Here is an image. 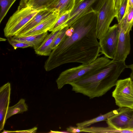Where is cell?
I'll return each instance as SVG.
<instances>
[{"label": "cell", "instance_id": "1", "mask_svg": "<svg viewBox=\"0 0 133 133\" xmlns=\"http://www.w3.org/2000/svg\"><path fill=\"white\" fill-rule=\"evenodd\" d=\"M97 14L92 12L79 18L66 30L59 44L45 61L47 71L72 63H90L101 55L96 34Z\"/></svg>", "mask_w": 133, "mask_h": 133}, {"label": "cell", "instance_id": "2", "mask_svg": "<svg viewBox=\"0 0 133 133\" xmlns=\"http://www.w3.org/2000/svg\"><path fill=\"white\" fill-rule=\"evenodd\" d=\"M117 62H111L103 69L83 76L70 83L72 90L92 99L101 97L111 89L108 77Z\"/></svg>", "mask_w": 133, "mask_h": 133}, {"label": "cell", "instance_id": "3", "mask_svg": "<svg viewBox=\"0 0 133 133\" xmlns=\"http://www.w3.org/2000/svg\"><path fill=\"white\" fill-rule=\"evenodd\" d=\"M111 61L105 56L99 57L90 63L82 64L64 71L56 80L58 88L60 89L66 84L103 69L109 64Z\"/></svg>", "mask_w": 133, "mask_h": 133}, {"label": "cell", "instance_id": "4", "mask_svg": "<svg viewBox=\"0 0 133 133\" xmlns=\"http://www.w3.org/2000/svg\"><path fill=\"white\" fill-rule=\"evenodd\" d=\"M40 10L28 5L19 6L6 24L4 29L5 36L7 38L16 36Z\"/></svg>", "mask_w": 133, "mask_h": 133}, {"label": "cell", "instance_id": "5", "mask_svg": "<svg viewBox=\"0 0 133 133\" xmlns=\"http://www.w3.org/2000/svg\"><path fill=\"white\" fill-rule=\"evenodd\" d=\"M116 104L133 109V80L130 77L118 80L112 93Z\"/></svg>", "mask_w": 133, "mask_h": 133}, {"label": "cell", "instance_id": "6", "mask_svg": "<svg viewBox=\"0 0 133 133\" xmlns=\"http://www.w3.org/2000/svg\"><path fill=\"white\" fill-rule=\"evenodd\" d=\"M97 13L96 34L97 39L99 40L105 35L115 17L113 0H104Z\"/></svg>", "mask_w": 133, "mask_h": 133}, {"label": "cell", "instance_id": "7", "mask_svg": "<svg viewBox=\"0 0 133 133\" xmlns=\"http://www.w3.org/2000/svg\"><path fill=\"white\" fill-rule=\"evenodd\" d=\"M104 0H76L70 13L66 26L70 27L80 17L89 13L98 11Z\"/></svg>", "mask_w": 133, "mask_h": 133}, {"label": "cell", "instance_id": "8", "mask_svg": "<svg viewBox=\"0 0 133 133\" xmlns=\"http://www.w3.org/2000/svg\"><path fill=\"white\" fill-rule=\"evenodd\" d=\"M119 35L118 24L109 27L103 37L99 40L100 53L106 57L112 59L116 50Z\"/></svg>", "mask_w": 133, "mask_h": 133}, {"label": "cell", "instance_id": "9", "mask_svg": "<svg viewBox=\"0 0 133 133\" xmlns=\"http://www.w3.org/2000/svg\"><path fill=\"white\" fill-rule=\"evenodd\" d=\"M133 113V109L121 108L118 113L106 120L108 126L118 130L128 129L129 122Z\"/></svg>", "mask_w": 133, "mask_h": 133}, {"label": "cell", "instance_id": "10", "mask_svg": "<svg viewBox=\"0 0 133 133\" xmlns=\"http://www.w3.org/2000/svg\"><path fill=\"white\" fill-rule=\"evenodd\" d=\"M119 35L117 45L111 62H125L131 50L130 32L126 33L119 26Z\"/></svg>", "mask_w": 133, "mask_h": 133}, {"label": "cell", "instance_id": "11", "mask_svg": "<svg viewBox=\"0 0 133 133\" xmlns=\"http://www.w3.org/2000/svg\"><path fill=\"white\" fill-rule=\"evenodd\" d=\"M11 85L8 82L0 88V131L4 128L6 121V116L9 107Z\"/></svg>", "mask_w": 133, "mask_h": 133}, {"label": "cell", "instance_id": "12", "mask_svg": "<svg viewBox=\"0 0 133 133\" xmlns=\"http://www.w3.org/2000/svg\"><path fill=\"white\" fill-rule=\"evenodd\" d=\"M59 16V11L56 10L48 18L21 36L40 34L49 31L53 28Z\"/></svg>", "mask_w": 133, "mask_h": 133}, {"label": "cell", "instance_id": "13", "mask_svg": "<svg viewBox=\"0 0 133 133\" xmlns=\"http://www.w3.org/2000/svg\"><path fill=\"white\" fill-rule=\"evenodd\" d=\"M56 10L48 8L41 9L33 18L15 36L20 37L48 18Z\"/></svg>", "mask_w": 133, "mask_h": 133}, {"label": "cell", "instance_id": "14", "mask_svg": "<svg viewBox=\"0 0 133 133\" xmlns=\"http://www.w3.org/2000/svg\"><path fill=\"white\" fill-rule=\"evenodd\" d=\"M60 31L48 34L40 45L34 50L35 53L41 56H49L52 50L51 45Z\"/></svg>", "mask_w": 133, "mask_h": 133}, {"label": "cell", "instance_id": "15", "mask_svg": "<svg viewBox=\"0 0 133 133\" xmlns=\"http://www.w3.org/2000/svg\"><path fill=\"white\" fill-rule=\"evenodd\" d=\"M76 0H52L48 9L58 10L60 16L70 12L73 9Z\"/></svg>", "mask_w": 133, "mask_h": 133}, {"label": "cell", "instance_id": "16", "mask_svg": "<svg viewBox=\"0 0 133 133\" xmlns=\"http://www.w3.org/2000/svg\"><path fill=\"white\" fill-rule=\"evenodd\" d=\"M48 35V32L42 34L27 36L12 37L14 39L30 44L35 49L41 44Z\"/></svg>", "mask_w": 133, "mask_h": 133}, {"label": "cell", "instance_id": "17", "mask_svg": "<svg viewBox=\"0 0 133 133\" xmlns=\"http://www.w3.org/2000/svg\"><path fill=\"white\" fill-rule=\"evenodd\" d=\"M121 108L112 110L106 114L100 115L94 118L84 121L76 124L77 127L79 129H82L90 126L95 123L106 121L108 118L117 113Z\"/></svg>", "mask_w": 133, "mask_h": 133}, {"label": "cell", "instance_id": "18", "mask_svg": "<svg viewBox=\"0 0 133 133\" xmlns=\"http://www.w3.org/2000/svg\"><path fill=\"white\" fill-rule=\"evenodd\" d=\"M118 24L125 33L130 32L133 26V7L127 8L121 21Z\"/></svg>", "mask_w": 133, "mask_h": 133}, {"label": "cell", "instance_id": "19", "mask_svg": "<svg viewBox=\"0 0 133 133\" xmlns=\"http://www.w3.org/2000/svg\"><path fill=\"white\" fill-rule=\"evenodd\" d=\"M28 110V106L25 103V100L20 99L18 102L14 105L9 107L6 116V120L12 116L16 114L22 113Z\"/></svg>", "mask_w": 133, "mask_h": 133}, {"label": "cell", "instance_id": "20", "mask_svg": "<svg viewBox=\"0 0 133 133\" xmlns=\"http://www.w3.org/2000/svg\"><path fill=\"white\" fill-rule=\"evenodd\" d=\"M70 13L67 12L60 15L53 28L49 31L54 33L66 27V24L69 19Z\"/></svg>", "mask_w": 133, "mask_h": 133}, {"label": "cell", "instance_id": "21", "mask_svg": "<svg viewBox=\"0 0 133 133\" xmlns=\"http://www.w3.org/2000/svg\"><path fill=\"white\" fill-rule=\"evenodd\" d=\"M16 0H0V23H1L9 10Z\"/></svg>", "mask_w": 133, "mask_h": 133}, {"label": "cell", "instance_id": "22", "mask_svg": "<svg viewBox=\"0 0 133 133\" xmlns=\"http://www.w3.org/2000/svg\"><path fill=\"white\" fill-rule=\"evenodd\" d=\"M52 0H29L26 5L38 10L47 8Z\"/></svg>", "mask_w": 133, "mask_h": 133}, {"label": "cell", "instance_id": "23", "mask_svg": "<svg viewBox=\"0 0 133 133\" xmlns=\"http://www.w3.org/2000/svg\"><path fill=\"white\" fill-rule=\"evenodd\" d=\"M7 40L9 43L12 46L15 50L18 48H25L32 47L30 44L16 40L13 38L12 37H7Z\"/></svg>", "mask_w": 133, "mask_h": 133}, {"label": "cell", "instance_id": "24", "mask_svg": "<svg viewBox=\"0 0 133 133\" xmlns=\"http://www.w3.org/2000/svg\"><path fill=\"white\" fill-rule=\"evenodd\" d=\"M69 27L66 26L60 31L51 45V48L52 50L55 48L60 43L65 36L66 30Z\"/></svg>", "mask_w": 133, "mask_h": 133}, {"label": "cell", "instance_id": "25", "mask_svg": "<svg viewBox=\"0 0 133 133\" xmlns=\"http://www.w3.org/2000/svg\"><path fill=\"white\" fill-rule=\"evenodd\" d=\"M108 127H88L81 129V132L108 133Z\"/></svg>", "mask_w": 133, "mask_h": 133}, {"label": "cell", "instance_id": "26", "mask_svg": "<svg viewBox=\"0 0 133 133\" xmlns=\"http://www.w3.org/2000/svg\"><path fill=\"white\" fill-rule=\"evenodd\" d=\"M127 3L128 0H125L116 14L115 17L117 20L118 24L121 23L124 15L126 10Z\"/></svg>", "mask_w": 133, "mask_h": 133}, {"label": "cell", "instance_id": "27", "mask_svg": "<svg viewBox=\"0 0 133 133\" xmlns=\"http://www.w3.org/2000/svg\"><path fill=\"white\" fill-rule=\"evenodd\" d=\"M37 130V128L34 127V128L25 130L21 131H10L4 130L2 133H8L11 132H17V133H22V132H30V133H35L36 132Z\"/></svg>", "mask_w": 133, "mask_h": 133}, {"label": "cell", "instance_id": "28", "mask_svg": "<svg viewBox=\"0 0 133 133\" xmlns=\"http://www.w3.org/2000/svg\"><path fill=\"white\" fill-rule=\"evenodd\" d=\"M69 132L76 133L81 132V129L77 127L70 126L66 129V131Z\"/></svg>", "mask_w": 133, "mask_h": 133}, {"label": "cell", "instance_id": "29", "mask_svg": "<svg viewBox=\"0 0 133 133\" xmlns=\"http://www.w3.org/2000/svg\"><path fill=\"white\" fill-rule=\"evenodd\" d=\"M121 0H113L114 6L116 14L120 7L121 5Z\"/></svg>", "mask_w": 133, "mask_h": 133}, {"label": "cell", "instance_id": "30", "mask_svg": "<svg viewBox=\"0 0 133 133\" xmlns=\"http://www.w3.org/2000/svg\"><path fill=\"white\" fill-rule=\"evenodd\" d=\"M128 129L133 130V113L129 122Z\"/></svg>", "mask_w": 133, "mask_h": 133}, {"label": "cell", "instance_id": "31", "mask_svg": "<svg viewBox=\"0 0 133 133\" xmlns=\"http://www.w3.org/2000/svg\"><path fill=\"white\" fill-rule=\"evenodd\" d=\"M130 69L131 70V72L130 75V77L133 80V64L127 65V68Z\"/></svg>", "mask_w": 133, "mask_h": 133}, {"label": "cell", "instance_id": "32", "mask_svg": "<svg viewBox=\"0 0 133 133\" xmlns=\"http://www.w3.org/2000/svg\"><path fill=\"white\" fill-rule=\"evenodd\" d=\"M29 0H21L20 3V5L21 6H24L25 5Z\"/></svg>", "mask_w": 133, "mask_h": 133}, {"label": "cell", "instance_id": "33", "mask_svg": "<svg viewBox=\"0 0 133 133\" xmlns=\"http://www.w3.org/2000/svg\"><path fill=\"white\" fill-rule=\"evenodd\" d=\"M133 7V0H128L127 8Z\"/></svg>", "mask_w": 133, "mask_h": 133}, {"label": "cell", "instance_id": "34", "mask_svg": "<svg viewBox=\"0 0 133 133\" xmlns=\"http://www.w3.org/2000/svg\"><path fill=\"white\" fill-rule=\"evenodd\" d=\"M49 132L50 133H67V132H69L67 131H52L50 130V132Z\"/></svg>", "mask_w": 133, "mask_h": 133}, {"label": "cell", "instance_id": "35", "mask_svg": "<svg viewBox=\"0 0 133 133\" xmlns=\"http://www.w3.org/2000/svg\"><path fill=\"white\" fill-rule=\"evenodd\" d=\"M125 0H121V5L123 4Z\"/></svg>", "mask_w": 133, "mask_h": 133}]
</instances>
